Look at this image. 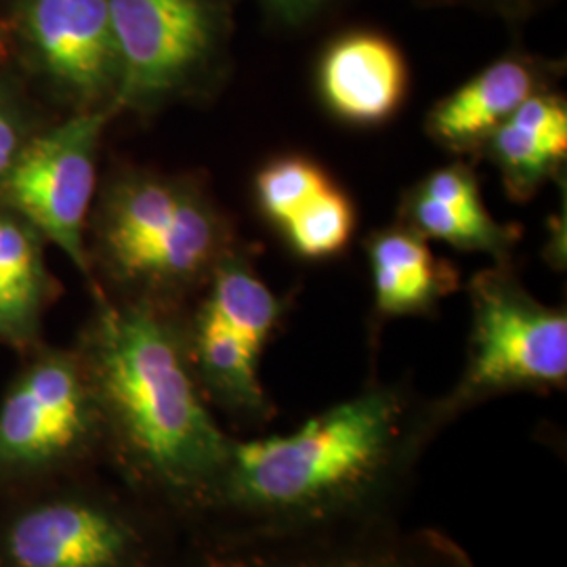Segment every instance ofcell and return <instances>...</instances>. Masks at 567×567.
<instances>
[{
	"label": "cell",
	"instance_id": "cell-1",
	"mask_svg": "<svg viewBox=\"0 0 567 567\" xmlns=\"http://www.w3.org/2000/svg\"><path fill=\"white\" fill-rule=\"evenodd\" d=\"M437 435L429 402L372 385L288 435L234 437L210 508L187 534L274 536L395 519Z\"/></svg>",
	"mask_w": 567,
	"mask_h": 567
},
{
	"label": "cell",
	"instance_id": "cell-2",
	"mask_svg": "<svg viewBox=\"0 0 567 567\" xmlns=\"http://www.w3.org/2000/svg\"><path fill=\"white\" fill-rule=\"evenodd\" d=\"M76 353L100 419L103 463L185 534L196 529L234 437L194 379L182 322L140 299H100Z\"/></svg>",
	"mask_w": 567,
	"mask_h": 567
},
{
	"label": "cell",
	"instance_id": "cell-3",
	"mask_svg": "<svg viewBox=\"0 0 567 567\" xmlns=\"http://www.w3.org/2000/svg\"><path fill=\"white\" fill-rule=\"evenodd\" d=\"M7 489L0 567H166L185 538L161 511L84 471Z\"/></svg>",
	"mask_w": 567,
	"mask_h": 567
},
{
	"label": "cell",
	"instance_id": "cell-4",
	"mask_svg": "<svg viewBox=\"0 0 567 567\" xmlns=\"http://www.w3.org/2000/svg\"><path fill=\"white\" fill-rule=\"evenodd\" d=\"M97 248L114 282L140 299L171 309L175 297L208 282L229 252V227L194 183L128 175L103 196Z\"/></svg>",
	"mask_w": 567,
	"mask_h": 567
},
{
	"label": "cell",
	"instance_id": "cell-5",
	"mask_svg": "<svg viewBox=\"0 0 567 567\" xmlns=\"http://www.w3.org/2000/svg\"><path fill=\"white\" fill-rule=\"evenodd\" d=\"M471 337L454 389L429 402L442 433L463 412L513 391H553L567 381L566 309L534 299L507 269H486L468 284Z\"/></svg>",
	"mask_w": 567,
	"mask_h": 567
},
{
	"label": "cell",
	"instance_id": "cell-6",
	"mask_svg": "<svg viewBox=\"0 0 567 567\" xmlns=\"http://www.w3.org/2000/svg\"><path fill=\"white\" fill-rule=\"evenodd\" d=\"M100 461V419L76 349L42 351L0 402V487L82 473Z\"/></svg>",
	"mask_w": 567,
	"mask_h": 567
},
{
	"label": "cell",
	"instance_id": "cell-7",
	"mask_svg": "<svg viewBox=\"0 0 567 567\" xmlns=\"http://www.w3.org/2000/svg\"><path fill=\"white\" fill-rule=\"evenodd\" d=\"M118 110H152L204 86L224 60L221 0H107Z\"/></svg>",
	"mask_w": 567,
	"mask_h": 567
},
{
	"label": "cell",
	"instance_id": "cell-8",
	"mask_svg": "<svg viewBox=\"0 0 567 567\" xmlns=\"http://www.w3.org/2000/svg\"><path fill=\"white\" fill-rule=\"evenodd\" d=\"M166 567H475L454 538L398 519L274 536L185 534Z\"/></svg>",
	"mask_w": 567,
	"mask_h": 567
},
{
	"label": "cell",
	"instance_id": "cell-9",
	"mask_svg": "<svg viewBox=\"0 0 567 567\" xmlns=\"http://www.w3.org/2000/svg\"><path fill=\"white\" fill-rule=\"evenodd\" d=\"M114 110L76 112L30 137L0 182V206L18 213L91 276L84 225L95 196L97 152Z\"/></svg>",
	"mask_w": 567,
	"mask_h": 567
},
{
	"label": "cell",
	"instance_id": "cell-10",
	"mask_svg": "<svg viewBox=\"0 0 567 567\" xmlns=\"http://www.w3.org/2000/svg\"><path fill=\"white\" fill-rule=\"evenodd\" d=\"M20 28L39 70L79 112H116L121 65L107 0H21Z\"/></svg>",
	"mask_w": 567,
	"mask_h": 567
},
{
	"label": "cell",
	"instance_id": "cell-11",
	"mask_svg": "<svg viewBox=\"0 0 567 567\" xmlns=\"http://www.w3.org/2000/svg\"><path fill=\"white\" fill-rule=\"evenodd\" d=\"M182 324L187 362L208 405L244 429L267 425L276 416V405L259 377L264 347L203 303Z\"/></svg>",
	"mask_w": 567,
	"mask_h": 567
},
{
	"label": "cell",
	"instance_id": "cell-12",
	"mask_svg": "<svg viewBox=\"0 0 567 567\" xmlns=\"http://www.w3.org/2000/svg\"><path fill=\"white\" fill-rule=\"evenodd\" d=\"M318 86L330 112L351 124H381L404 102V55L377 32H349L326 47Z\"/></svg>",
	"mask_w": 567,
	"mask_h": 567
},
{
	"label": "cell",
	"instance_id": "cell-13",
	"mask_svg": "<svg viewBox=\"0 0 567 567\" xmlns=\"http://www.w3.org/2000/svg\"><path fill=\"white\" fill-rule=\"evenodd\" d=\"M547 76L543 61L515 55L494 61L431 110L426 133L454 152L482 147L529 95L545 91Z\"/></svg>",
	"mask_w": 567,
	"mask_h": 567
},
{
	"label": "cell",
	"instance_id": "cell-14",
	"mask_svg": "<svg viewBox=\"0 0 567 567\" xmlns=\"http://www.w3.org/2000/svg\"><path fill=\"white\" fill-rule=\"evenodd\" d=\"M365 248L381 318L423 316L458 288V271L437 259L408 225L377 231Z\"/></svg>",
	"mask_w": 567,
	"mask_h": 567
},
{
	"label": "cell",
	"instance_id": "cell-15",
	"mask_svg": "<svg viewBox=\"0 0 567 567\" xmlns=\"http://www.w3.org/2000/svg\"><path fill=\"white\" fill-rule=\"evenodd\" d=\"M44 238L18 213L0 206V343L32 347L51 301Z\"/></svg>",
	"mask_w": 567,
	"mask_h": 567
},
{
	"label": "cell",
	"instance_id": "cell-16",
	"mask_svg": "<svg viewBox=\"0 0 567 567\" xmlns=\"http://www.w3.org/2000/svg\"><path fill=\"white\" fill-rule=\"evenodd\" d=\"M402 217L423 238H435L463 250L487 252L503 259L517 240V231L494 221L484 210H463L435 203L412 189L405 196Z\"/></svg>",
	"mask_w": 567,
	"mask_h": 567
},
{
	"label": "cell",
	"instance_id": "cell-17",
	"mask_svg": "<svg viewBox=\"0 0 567 567\" xmlns=\"http://www.w3.org/2000/svg\"><path fill=\"white\" fill-rule=\"evenodd\" d=\"M482 147H486L508 194L517 200L534 196L567 156V142L536 135L508 121L503 122Z\"/></svg>",
	"mask_w": 567,
	"mask_h": 567
},
{
	"label": "cell",
	"instance_id": "cell-18",
	"mask_svg": "<svg viewBox=\"0 0 567 567\" xmlns=\"http://www.w3.org/2000/svg\"><path fill=\"white\" fill-rule=\"evenodd\" d=\"M355 227L353 204L334 185L297 210L284 225L288 243L307 259H324L344 248Z\"/></svg>",
	"mask_w": 567,
	"mask_h": 567
},
{
	"label": "cell",
	"instance_id": "cell-19",
	"mask_svg": "<svg viewBox=\"0 0 567 567\" xmlns=\"http://www.w3.org/2000/svg\"><path fill=\"white\" fill-rule=\"evenodd\" d=\"M330 185L332 183L318 164L290 156L267 164L259 173L257 200L265 217L284 227L297 210Z\"/></svg>",
	"mask_w": 567,
	"mask_h": 567
},
{
	"label": "cell",
	"instance_id": "cell-20",
	"mask_svg": "<svg viewBox=\"0 0 567 567\" xmlns=\"http://www.w3.org/2000/svg\"><path fill=\"white\" fill-rule=\"evenodd\" d=\"M416 192L452 208H463V210L486 208L482 203L477 179L465 164H450L446 168L431 173L425 182L416 187Z\"/></svg>",
	"mask_w": 567,
	"mask_h": 567
},
{
	"label": "cell",
	"instance_id": "cell-21",
	"mask_svg": "<svg viewBox=\"0 0 567 567\" xmlns=\"http://www.w3.org/2000/svg\"><path fill=\"white\" fill-rule=\"evenodd\" d=\"M30 140V124L16 91L0 82V182Z\"/></svg>",
	"mask_w": 567,
	"mask_h": 567
},
{
	"label": "cell",
	"instance_id": "cell-22",
	"mask_svg": "<svg viewBox=\"0 0 567 567\" xmlns=\"http://www.w3.org/2000/svg\"><path fill=\"white\" fill-rule=\"evenodd\" d=\"M265 13L284 25H301L318 18L337 0H255Z\"/></svg>",
	"mask_w": 567,
	"mask_h": 567
},
{
	"label": "cell",
	"instance_id": "cell-23",
	"mask_svg": "<svg viewBox=\"0 0 567 567\" xmlns=\"http://www.w3.org/2000/svg\"><path fill=\"white\" fill-rule=\"evenodd\" d=\"M444 2H468V4H486L492 9H517V7H524L527 0H444Z\"/></svg>",
	"mask_w": 567,
	"mask_h": 567
},
{
	"label": "cell",
	"instance_id": "cell-24",
	"mask_svg": "<svg viewBox=\"0 0 567 567\" xmlns=\"http://www.w3.org/2000/svg\"><path fill=\"white\" fill-rule=\"evenodd\" d=\"M2 53H4V44H2V39H0V58H2Z\"/></svg>",
	"mask_w": 567,
	"mask_h": 567
}]
</instances>
